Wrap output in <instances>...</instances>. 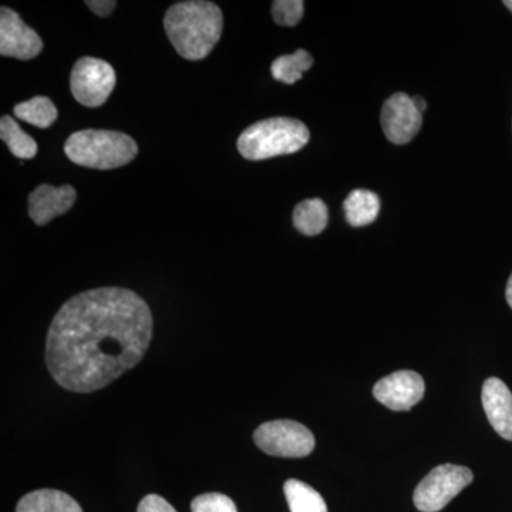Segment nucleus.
I'll list each match as a JSON object with an SVG mask.
<instances>
[{"label":"nucleus","instance_id":"4468645a","mask_svg":"<svg viewBox=\"0 0 512 512\" xmlns=\"http://www.w3.org/2000/svg\"><path fill=\"white\" fill-rule=\"evenodd\" d=\"M346 220L352 227H365L376 220L380 212V198L369 190L350 192L343 204Z\"/></svg>","mask_w":512,"mask_h":512},{"label":"nucleus","instance_id":"a211bd4d","mask_svg":"<svg viewBox=\"0 0 512 512\" xmlns=\"http://www.w3.org/2000/svg\"><path fill=\"white\" fill-rule=\"evenodd\" d=\"M15 116L37 128H49L57 120V109L53 101L45 96L16 104Z\"/></svg>","mask_w":512,"mask_h":512},{"label":"nucleus","instance_id":"f8f14e48","mask_svg":"<svg viewBox=\"0 0 512 512\" xmlns=\"http://www.w3.org/2000/svg\"><path fill=\"white\" fill-rule=\"evenodd\" d=\"M481 400L493 429L504 440L512 441V393L507 384L497 377L485 380Z\"/></svg>","mask_w":512,"mask_h":512},{"label":"nucleus","instance_id":"423d86ee","mask_svg":"<svg viewBox=\"0 0 512 512\" xmlns=\"http://www.w3.org/2000/svg\"><path fill=\"white\" fill-rule=\"evenodd\" d=\"M256 446L274 457L302 458L315 448V437L308 427L293 420H274L261 424L254 433Z\"/></svg>","mask_w":512,"mask_h":512},{"label":"nucleus","instance_id":"1a4fd4ad","mask_svg":"<svg viewBox=\"0 0 512 512\" xmlns=\"http://www.w3.org/2000/svg\"><path fill=\"white\" fill-rule=\"evenodd\" d=\"M43 42L35 30L25 25L15 10L0 9V55L19 60H32L40 55Z\"/></svg>","mask_w":512,"mask_h":512},{"label":"nucleus","instance_id":"393cba45","mask_svg":"<svg viewBox=\"0 0 512 512\" xmlns=\"http://www.w3.org/2000/svg\"><path fill=\"white\" fill-rule=\"evenodd\" d=\"M505 296H507L508 305H510V308L512 309V275L510 276V279H508L507 291H505Z\"/></svg>","mask_w":512,"mask_h":512},{"label":"nucleus","instance_id":"f03ea898","mask_svg":"<svg viewBox=\"0 0 512 512\" xmlns=\"http://www.w3.org/2000/svg\"><path fill=\"white\" fill-rule=\"evenodd\" d=\"M164 28L178 55L197 62L210 55L221 39L224 18L215 3L187 0L165 12Z\"/></svg>","mask_w":512,"mask_h":512},{"label":"nucleus","instance_id":"6ab92c4d","mask_svg":"<svg viewBox=\"0 0 512 512\" xmlns=\"http://www.w3.org/2000/svg\"><path fill=\"white\" fill-rule=\"evenodd\" d=\"M313 66V57L306 50H296L293 55L278 57L271 66L275 80L285 84H293L302 79L303 73Z\"/></svg>","mask_w":512,"mask_h":512},{"label":"nucleus","instance_id":"9b49d317","mask_svg":"<svg viewBox=\"0 0 512 512\" xmlns=\"http://www.w3.org/2000/svg\"><path fill=\"white\" fill-rule=\"evenodd\" d=\"M77 192L72 185L42 184L30 192L29 215L36 225L43 227L47 222L55 220L59 215L66 214L76 204Z\"/></svg>","mask_w":512,"mask_h":512},{"label":"nucleus","instance_id":"6e6552de","mask_svg":"<svg viewBox=\"0 0 512 512\" xmlns=\"http://www.w3.org/2000/svg\"><path fill=\"white\" fill-rule=\"evenodd\" d=\"M380 123L387 140L402 146L410 143L419 133L423 123V113L414 106L412 97L397 93L383 104Z\"/></svg>","mask_w":512,"mask_h":512},{"label":"nucleus","instance_id":"f257e3e1","mask_svg":"<svg viewBox=\"0 0 512 512\" xmlns=\"http://www.w3.org/2000/svg\"><path fill=\"white\" fill-rule=\"evenodd\" d=\"M153 339V315L130 289L97 288L63 303L46 340L50 375L63 389H104L146 355Z\"/></svg>","mask_w":512,"mask_h":512},{"label":"nucleus","instance_id":"a878e982","mask_svg":"<svg viewBox=\"0 0 512 512\" xmlns=\"http://www.w3.org/2000/svg\"><path fill=\"white\" fill-rule=\"evenodd\" d=\"M504 5L512 12V0H507V2H504Z\"/></svg>","mask_w":512,"mask_h":512},{"label":"nucleus","instance_id":"20e7f679","mask_svg":"<svg viewBox=\"0 0 512 512\" xmlns=\"http://www.w3.org/2000/svg\"><path fill=\"white\" fill-rule=\"evenodd\" d=\"M308 127L302 121L274 117L258 121L238 138V151L251 161L268 160L302 150L308 144Z\"/></svg>","mask_w":512,"mask_h":512},{"label":"nucleus","instance_id":"ddd939ff","mask_svg":"<svg viewBox=\"0 0 512 512\" xmlns=\"http://www.w3.org/2000/svg\"><path fill=\"white\" fill-rule=\"evenodd\" d=\"M16 512H83L80 504L59 490H36L19 501Z\"/></svg>","mask_w":512,"mask_h":512},{"label":"nucleus","instance_id":"2eb2a0df","mask_svg":"<svg viewBox=\"0 0 512 512\" xmlns=\"http://www.w3.org/2000/svg\"><path fill=\"white\" fill-rule=\"evenodd\" d=\"M293 225L308 237L319 235L328 227V207L325 202L319 198L299 202L293 211Z\"/></svg>","mask_w":512,"mask_h":512},{"label":"nucleus","instance_id":"b1692460","mask_svg":"<svg viewBox=\"0 0 512 512\" xmlns=\"http://www.w3.org/2000/svg\"><path fill=\"white\" fill-rule=\"evenodd\" d=\"M412 100H413L414 106H416L417 109H419L421 111V113H423V111L427 109V101L424 100L423 97H420V96L412 97Z\"/></svg>","mask_w":512,"mask_h":512},{"label":"nucleus","instance_id":"dca6fc26","mask_svg":"<svg viewBox=\"0 0 512 512\" xmlns=\"http://www.w3.org/2000/svg\"><path fill=\"white\" fill-rule=\"evenodd\" d=\"M284 493L291 512H328L322 495L302 481L295 478L286 481Z\"/></svg>","mask_w":512,"mask_h":512},{"label":"nucleus","instance_id":"5701e85b","mask_svg":"<svg viewBox=\"0 0 512 512\" xmlns=\"http://www.w3.org/2000/svg\"><path fill=\"white\" fill-rule=\"evenodd\" d=\"M86 6L100 18H106L116 9L117 2L114 0H87Z\"/></svg>","mask_w":512,"mask_h":512},{"label":"nucleus","instance_id":"9d476101","mask_svg":"<svg viewBox=\"0 0 512 512\" xmlns=\"http://www.w3.org/2000/svg\"><path fill=\"white\" fill-rule=\"evenodd\" d=\"M424 380L412 370H400L376 383L373 394L377 402L394 412L412 409L424 396Z\"/></svg>","mask_w":512,"mask_h":512},{"label":"nucleus","instance_id":"aec40b11","mask_svg":"<svg viewBox=\"0 0 512 512\" xmlns=\"http://www.w3.org/2000/svg\"><path fill=\"white\" fill-rule=\"evenodd\" d=\"M303 5L302 0H276L272 3V16L279 26H292L298 25L301 22L303 16Z\"/></svg>","mask_w":512,"mask_h":512},{"label":"nucleus","instance_id":"412c9836","mask_svg":"<svg viewBox=\"0 0 512 512\" xmlns=\"http://www.w3.org/2000/svg\"><path fill=\"white\" fill-rule=\"evenodd\" d=\"M192 512H238L237 505L227 495L208 493L192 500Z\"/></svg>","mask_w":512,"mask_h":512},{"label":"nucleus","instance_id":"39448f33","mask_svg":"<svg viewBox=\"0 0 512 512\" xmlns=\"http://www.w3.org/2000/svg\"><path fill=\"white\" fill-rule=\"evenodd\" d=\"M474 480L467 467L443 464L431 470L414 490V505L421 512H439Z\"/></svg>","mask_w":512,"mask_h":512},{"label":"nucleus","instance_id":"7ed1b4c3","mask_svg":"<svg viewBox=\"0 0 512 512\" xmlns=\"http://www.w3.org/2000/svg\"><path fill=\"white\" fill-rule=\"evenodd\" d=\"M64 153L80 167L114 170L131 163L138 147L133 138L120 131L82 130L67 138Z\"/></svg>","mask_w":512,"mask_h":512},{"label":"nucleus","instance_id":"f3484780","mask_svg":"<svg viewBox=\"0 0 512 512\" xmlns=\"http://www.w3.org/2000/svg\"><path fill=\"white\" fill-rule=\"evenodd\" d=\"M0 137L3 143L9 147L13 156L30 160L37 154V143L35 138L30 137L20 128L18 121L10 116H3L0 119Z\"/></svg>","mask_w":512,"mask_h":512},{"label":"nucleus","instance_id":"0eeeda50","mask_svg":"<svg viewBox=\"0 0 512 512\" xmlns=\"http://www.w3.org/2000/svg\"><path fill=\"white\" fill-rule=\"evenodd\" d=\"M116 87V72L111 64L96 57H82L74 63L70 89L82 106H103Z\"/></svg>","mask_w":512,"mask_h":512},{"label":"nucleus","instance_id":"4be33fe9","mask_svg":"<svg viewBox=\"0 0 512 512\" xmlns=\"http://www.w3.org/2000/svg\"><path fill=\"white\" fill-rule=\"evenodd\" d=\"M137 512H177L173 505L157 494L144 497L138 504Z\"/></svg>","mask_w":512,"mask_h":512}]
</instances>
